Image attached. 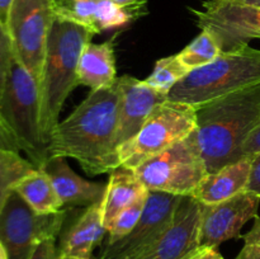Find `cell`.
Masks as SVG:
<instances>
[{
	"label": "cell",
	"instance_id": "14",
	"mask_svg": "<svg viewBox=\"0 0 260 259\" xmlns=\"http://www.w3.org/2000/svg\"><path fill=\"white\" fill-rule=\"evenodd\" d=\"M119 88V113L114 147L131 140L141 130L146 119L159 104L164 103L168 95L147 85L145 80L123 75L117 79Z\"/></svg>",
	"mask_w": 260,
	"mask_h": 259
},
{
	"label": "cell",
	"instance_id": "2",
	"mask_svg": "<svg viewBox=\"0 0 260 259\" xmlns=\"http://www.w3.org/2000/svg\"><path fill=\"white\" fill-rule=\"evenodd\" d=\"M193 132L208 173L239 161L246 140L260 122V83L196 107Z\"/></svg>",
	"mask_w": 260,
	"mask_h": 259
},
{
	"label": "cell",
	"instance_id": "33",
	"mask_svg": "<svg viewBox=\"0 0 260 259\" xmlns=\"http://www.w3.org/2000/svg\"><path fill=\"white\" fill-rule=\"evenodd\" d=\"M14 0H0V22L7 27L8 19H9L10 9Z\"/></svg>",
	"mask_w": 260,
	"mask_h": 259
},
{
	"label": "cell",
	"instance_id": "9",
	"mask_svg": "<svg viewBox=\"0 0 260 259\" xmlns=\"http://www.w3.org/2000/svg\"><path fill=\"white\" fill-rule=\"evenodd\" d=\"M68 211L40 215L13 190L0 211V240L10 259H29L36 246L47 239H57Z\"/></svg>",
	"mask_w": 260,
	"mask_h": 259
},
{
	"label": "cell",
	"instance_id": "20",
	"mask_svg": "<svg viewBox=\"0 0 260 259\" xmlns=\"http://www.w3.org/2000/svg\"><path fill=\"white\" fill-rule=\"evenodd\" d=\"M147 195L149 190L140 182L134 170L119 167L109 173L103 198V218L107 230L121 211Z\"/></svg>",
	"mask_w": 260,
	"mask_h": 259
},
{
	"label": "cell",
	"instance_id": "23",
	"mask_svg": "<svg viewBox=\"0 0 260 259\" xmlns=\"http://www.w3.org/2000/svg\"><path fill=\"white\" fill-rule=\"evenodd\" d=\"M222 52L215 36L207 29H201V33L179 53H177L180 62L189 71L208 65Z\"/></svg>",
	"mask_w": 260,
	"mask_h": 259
},
{
	"label": "cell",
	"instance_id": "27",
	"mask_svg": "<svg viewBox=\"0 0 260 259\" xmlns=\"http://www.w3.org/2000/svg\"><path fill=\"white\" fill-rule=\"evenodd\" d=\"M244 246L235 259H260V216L254 218V225L245 235Z\"/></svg>",
	"mask_w": 260,
	"mask_h": 259
},
{
	"label": "cell",
	"instance_id": "24",
	"mask_svg": "<svg viewBox=\"0 0 260 259\" xmlns=\"http://www.w3.org/2000/svg\"><path fill=\"white\" fill-rule=\"evenodd\" d=\"M189 73L180 62L177 55L162 57L156 61L152 73L145 79V83L159 93L168 95L169 91Z\"/></svg>",
	"mask_w": 260,
	"mask_h": 259
},
{
	"label": "cell",
	"instance_id": "10",
	"mask_svg": "<svg viewBox=\"0 0 260 259\" xmlns=\"http://www.w3.org/2000/svg\"><path fill=\"white\" fill-rule=\"evenodd\" d=\"M201 29H207L222 51H230L260 40V8L230 0H206L190 9Z\"/></svg>",
	"mask_w": 260,
	"mask_h": 259
},
{
	"label": "cell",
	"instance_id": "1",
	"mask_svg": "<svg viewBox=\"0 0 260 259\" xmlns=\"http://www.w3.org/2000/svg\"><path fill=\"white\" fill-rule=\"evenodd\" d=\"M119 99L117 80L111 86L90 90L68 118L56 124L47 142L48 156L75 159L88 175L119 168L114 147Z\"/></svg>",
	"mask_w": 260,
	"mask_h": 259
},
{
	"label": "cell",
	"instance_id": "30",
	"mask_svg": "<svg viewBox=\"0 0 260 259\" xmlns=\"http://www.w3.org/2000/svg\"><path fill=\"white\" fill-rule=\"evenodd\" d=\"M246 190L255 193L260 197V151L251 156V168Z\"/></svg>",
	"mask_w": 260,
	"mask_h": 259
},
{
	"label": "cell",
	"instance_id": "25",
	"mask_svg": "<svg viewBox=\"0 0 260 259\" xmlns=\"http://www.w3.org/2000/svg\"><path fill=\"white\" fill-rule=\"evenodd\" d=\"M146 200L147 196L141 197L139 201L132 203L131 206L124 208L123 211H121V212L117 215V217L114 218L113 222L109 225L108 238H107V241L104 245L114 244L116 241H118L119 239L124 238L127 234H129L134 230V228L136 226V223L139 222L140 217H141L142 212H144Z\"/></svg>",
	"mask_w": 260,
	"mask_h": 259
},
{
	"label": "cell",
	"instance_id": "15",
	"mask_svg": "<svg viewBox=\"0 0 260 259\" xmlns=\"http://www.w3.org/2000/svg\"><path fill=\"white\" fill-rule=\"evenodd\" d=\"M145 8H124L112 0H63L55 5L56 17L71 20L94 35L122 28L144 14Z\"/></svg>",
	"mask_w": 260,
	"mask_h": 259
},
{
	"label": "cell",
	"instance_id": "13",
	"mask_svg": "<svg viewBox=\"0 0 260 259\" xmlns=\"http://www.w3.org/2000/svg\"><path fill=\"white\" fill-rule=\"evenodd\" d=\"M202 203L192 196H183L162 233L135 259H184L200 248Z\"/></svg>",
	"mask_w": 260,
	"mask_h": 259
},
{
	"label": "cell",
	"instance_id": "32",
	"mask_svg": "<svg viewBox=\"0 0 260 259\" xmlns=\"http://www.w3.org/2000/svg\"><path fill=\"white\" fill-rule=\"evenodd\" d=\"M184 259H225L216 248H198Z\"/></svg>",
	"mask_w": 260,
	"mask_h": 259
},
{
	"label": "cell",
	"instance_id": "11",
	"mask_svg": "<svg viewBox=\"0 0 260 259\" xmlns=\"http://www.w3.org/2000/svg\"><path fill=\"white\" fill-rule=\"evenodd\" d=\"M183 196L149 190L146 205L134 230L114 244L104 245L101 259H135L146 250L172 220Z\"/></svg>",
	"mask_w": 260,
	"mask_h": 259
},
{
	"label": "cell",
	"instance_id": "18",
	"mask_svg": "<svg viewBox=\"0 0 260 259\" xmlns=\"http://www.w3.org/2000/svg\"><path fill=\"white\" fill-rule=\"evenodd\" d=\"M251 168V156L221 168L215 173H208L200 183L192 197L202 205H215L229 200L246 190Z\"/></svg>",
	"mask_w": 260,
	"mask_h": 259
},
{
	"label": "cell",
	"instance_id": "19",
	"mask_svg": "<svg viewBox=\"0 0 260 259\" xmlns=\"http://www.w3.org/2000/svg\"><path fill=\"white\" fill-rule=\"evenodd\" d=\"M117 36L103 43L90 42L80 56L78 63V84L90 90L107 88L116 83L114 41Z\"/></svg>",
	"mask_w": 260,
	"mask_h": 259
},
{
	"label": "cell",
	"instance_id": "4",
	"mask_svg": "<svg viewBox=\"0 0 260 259\" xmlns=\"http://www.w3.org/2000/svg\"><path fill=\"white\" fill-rule=\"evenodd\" d=\"M260 83V50L244 45L189 71L168 94L169 101L197 107Z\"/></svg>",
	"mask_w": 260,
	"mask_h": 259
},
{
	"label": "cell",
	"instance_id": "7",
	"mask_svg": "<svg viewBox=\"0 0 260 259\" xmlns=\"http://www.w3.org/2000/svg\"><path fill=\"white\" fill-rule=\"evenodd\" d=\"M134 172L147 190L175 196H190L208 174L193 134L147 159Z\"/></svg>",
	"mask_w": 260,
	"mask_h": 259
},
{
	"label": "cell",
	"instance_id": "29",
	"mask_svg": "<svg viewBox=\"0 0 260 259\" xmlns=\"http://www.w3.org/2000/svg\"><path fill=\"white\" fill-rule=\"evenodd\" d=\"M0 149L20 151L19 144H18L17 139H15L14 134L10 130V127L8 126L5 119L3 118L2 113H0Z\"/></svg>",
	"mask_w": 260,
	"mask_h": 259
},
{
	"label": "cell",
	"instance_id": "6",
	"mask_svg": "<svg viewBox=\"0 0 260 259\" xmlns=\"http://www.w3.org/2000/svg\"><path fill=\"white\" fill-rule=\"evenodd\" d=\"M196 128V107L167 99L152 111L141 130L118 147L119 167L135 170L147 159L187 139Z\"/></svg>",
	"mask_w": 260,
	"mask_h": 259
},
{
	"label": "cell",
	"instance_id": "38",
	"mask_svg": "<svg viewBox=\"0 0 260 259\" xmlns=\"http://www.w3.org/2000/svg\"><path fill=\"white\" fill-rule=\"evenodd\" d=\"M63 0H53V3H55V5L56 4H60V3H62Z\"/></svg>",
	"mask_w": 260,
	"mask_h": 259
},
{
	"label": "cell",
	"instance_id": "16",
	"mask_svg": "<svg viewBox=\"0 0 260 259\" xmlns=\"http://www.w3.org/2000/svg\"><path fill=\"white\" fill-rule=\"evenodd\" d=\"M65 159L61 156H48L40 167L50 177L63 206L88 207L103 200L107 184L81 178L71 169Z\"/></svg>",
	"mask_w": 260,
	"mask_h": 259
},
{
	"label": "cell",
	"instance_id": "35",
	"mask_svg": "<svg viewBox=\"0 0 260 259\" xmlns=\"http://www.w3.org/2000/svg\"><path fill=\"white\" fill-rule=\"evenodd\" d=\"M230 2L240 3V4H246V5H251V7L260 8V0H230Z\"/></svg>",
	"mask_w": 260,
	"mask_h": 259
},
{
	"label": "cell",
	"instance_id": "5",
	"mask_svg": "<svg viewBox=\"0 0 260 259\" xmlns=\"http://www.w3.org/2000/svg\"><path fill=\"white\" fill-rule=\"evenodd\" d=\"M0 113L14 134L20 151L40 168L48 157L41 130L40 86L15 56L0 95Z\"/></svg>",
	"mask_w": 260,
	"mask_h": 259
},
{
	"label": "cell",
	"instance_id": "12",
	"mask_svg": "<svg viewBox=\"0 0 260 259\" xmlns=\"http://www.w3.org/2000/svg\"><path fill=\"white\" fill-rule=\"evenodd\" d=\"M260 197L243 190L215 205H202L200 248H216L230 239L241 238V229L258 216Z\"/></svg>",
	"mask_w": 260,
	"mask_h": 259
},
{
	"label": "cell",
	"instance_id": "36",
	"mask_svg": "<svg viewBox=\"0 0 260 259\" xmlns=\"http://www.w3.org/2000/svg\"><path fill=\"white\" fill-rule=\"evenodd\" d=\"M0 259H10L9 253H8V249L5 248L4 243L0 240Z\"/></svg>",
	"mask_w": 260,
	"mask_h": 259
},
{
	"label": "cell",
	"instance_id": "8",
	"mask_svg": "<svg viewBox=\"0 0 260 259\" xmlns=\"http://www.w3.org/2000/svg\"><path fill=\"white\" fill-rule=\"evenodd\" d=\"M55 17L53 0H14L10 9L7 28L14 55L38 83Z\"/></svg>",
	"mask_w": 260,
	"mask_h": 259
},
{
	"label": "cell",
	"instance_id": "26",
	"mask_svg": "<svg viewBox=\"0 0 260 259\" xmlns=\"http://www.w3.org/2000/svg\"><path fill=\"white\" fill-rule=\"evenodd\" d=\"M14 56V50H13L12 40H10L8 28L0 22V95L3 93L7 75L9 73L10 63H12Z\"/></svg>",
	"mask_w": 260,
	"mask_h": 259
},
{
	"label": "cell",
	"instance_id": "21",
	"mask_svg": "<svg viewBox=\"0 0 260 259\" xmlns=\"http://www.w3.org/2000/svg\"><path fill=\"white\" fill-rule=\"evenodd\" d=\"M24 202L40 215H51L63 210V203L56 193L50 177L41 168L23 177L13 188Z\"/></svg>",
	"mask_w": 260,
	"mask_h": 259
},
{
	"label": "cell",
	"instance_id": "31",
	"mask_svg": "<svg viewBox=\"0 0 260 259\" xmlns=\"http://www.w3.org/2000/svg\"><path fill=\"white\" fill-rule=\"evenodd\" d=\"M260 151V122L243 147V157L253 156Z\"/></svg>",
	"mask_w": 260,
	"mask_h": 259
},
{
	"label": "cell",
	"instance_id": "3",
	"mask_svg": "<svg viewBox=\"0 0 260 259\" xmlns=\"http://www.w3.org/2000/svg\"><path fill=\"white\" fill-rule=\"evenodd\" d=\"M94 33L84 25L55 17L40 83L41 130L47 144L58 123L61 109L78 84V63Z\"/></svg>",
	"mask_w": 260,
	"mask_h": 259
},
{
	"label": "cell",
	"instance_id": "34",
	"mask_svg": "<svg viewBox=\"0 0 260 259\" xmlns=\"http://www.w3.org/2000/svg\"><path fill=\"white\" fill-rule=\"evenodd\" d=\"M116 4L124 8H145L146 0H112Z\"/></svg>",
	"mask_w": 260,
	"mask_h": 259
},
{
	"label": "cell",
	"instance_id": "37",
	"mask_svg": "<svg viewBox=\"0 0 260 259\" xmlns=\"http://www.w3.org/2000/svg\"><path fill=\"white\" fill-rule=\"evenodd\" d=\"M60 259H96L90 256V258H79V256H69V255H60ZM101 259V258H99Z\"/></svg>",
	"mask_w": 260,
	"mask_h": 259
},
{
	"label": "cell",
	"instance_id": "22",
	"mask_svg": "<svg viewBox=\"0 0 260 259\" xmlns=\"http://www.w3.org/2000/svg\"><path fill=\"white\" fill-rule=\"evenodd\" d=\"M36 168L29 159L20 156L19 151L0 149V211L14 185Z\"/></svg>",
	"mask_w": 260,
	"mask_h": 259
},
{
	"label": "cell",
	"instance_id": "28",
	"mask_svg": "<svg viewBox=\"0 0 260 259\" xmlns=\"http://www.w3.org/2000/svg\"><path fill=\"white\" fill-rule=\"evenodd\" d=\"M29 259H60L56 239H47L38 244Z\"/></svg>",
	"mask_w": 260,
	"mask_h": 259
},
{
	"label": "cell",
	"instance_id": "17",
	"mask_svg": "<svg viewBox=\"0 0 260 259\" xmlns=\"http://www.w3.org/2000/svg\"><path fill=\"white\" fill-rule=\"evenodd\" d=\"M108 234L103 218V200L88 206L61 235L60 255L90 258L93 250L101 245Z\"/></svg>",
	"mask_w": 260,
	"mask_h": 259
}]
</instances>
